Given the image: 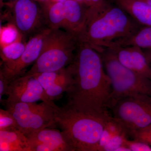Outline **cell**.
Masks as SVG:
<instances>
[{"label": "cell", "mask_w": 151, "mask_h": 151, "mask_svg": "<svg viewBox=\"0 0 151 151\" xmlns=\"http://www.w3.org/2000/svg\"><path fill=\"white\" fill-rule=\"evenodd\" d=\"M73 77L66 105L77 111L105 116L111 92V81L100 52L78 39L73 61L68 65Z\"/></svg>", "instance_id": "obj_1"}, {"label": "cell", "mask_w": 151, "mask_h": 151, "mask_svg": "<svg viewBox=\"0 0 151 151\" xmlns=\"http://www.w3.org/2000/svg\"><path fill=\"white\" fill-rule=\"evenodd\" d=\"M141 27L113 2L86 24L78 37L100 52L132 36Z\"/></svg>", "instance_id": "obj_2"}, {"label": "cell", "mask_w": 151, "mask_h": 151, "mask_svg": "<svg viewBox=\"0 0 151 151\" xmlns=\"http://www.w3.org/2000/svg\"><path fill=\"white\" fill-rule=\"evenodd\" d=\"M110 115H94L67 105L55 107L54 121L66 134L75 151H98L100 136Z\"/></svg>", "instance_id": "obj_3"}, {"label": "cell", "mask_w": 151, "mask_h": 151, "mask_svg": "<svg viewBox=\"0 0 151 151\" xmlns=\"http://www.w3.org/2000/svg\"><path fill=\"white\" fill-rule=\"evenodd\" d=\"M106 73L111 79V92L108 109L124 97L138 95L151 96V80L121 63L111 48L99 52Z\"/></svg>", "instance_id": "obj_4"}, {"label": "cell", "mask_w": 151, "mask_h": 151, "mask_svg": "<svg viewBox=\"0 0 151 151\" xmlns=\"http://www.w3.org/2000/svg\"><path fill=\"white\" fill-rule=\"evenodd\" d=\"M78 36L67 31L51 29L38 58L26 73L53 72L63 69L73 61L78 46Z\"/></svg>", "instance_id": "obj_5"}, {"label": "cell", "mask_w": 151, "mask_h": 151, "mask_svg": "<svg viewBox=\"0 0 151 151\" xmlns=\"http://www.w3.org/2000/svg\"><path fill=\"white\" fill-rule=\"evenodd\" d=\"M1 103L14 117L18 128L26 136L45 129L55 126L54 103L14 102L6 99Z\"/></svg>", "instance_id": "obj_6"}, {"label": "cell", "mask_w": 151, "mask_h": 151, "mask_svg": "<svg viewBox=\"0 0 151 151\" xmlns=\"http://www.w3.org/2000/svg\"><path fill=\"white\" fill-rule=\"evenodd\" d=\"M111 110L113 117L128 133L151 125V96L138 95L122 98Z\"/></svg>", "instance_id": "obj_7"}, {"label": "cell", "mask_w": 151, "mask_h": 151, "mask_svg": "<svg viewBox=\"0 0 151 151\" xmlns=\"http://www.w3.org/2000/svg\"><path fill=\"white\" fill-rule=\"evenodd\" d=\"M12 24L22 37L47 27L41 6L35 0H14L7 4Z\"/></svg>", "instance_id": "obj_8"}, {"label": "cell", "mask_w": 151, "mask_h": 151, "mask_svg": "<svg viewBox=\"0 0 151 151\" xmlns=\"http://www.w3.org/2000/svg\"><path fill=\"white\" fill-rule=\"evenodd\" d=\"M51 29L45 27L32 36L20 57L6 66H2L0 71L10 82L24 74L25 69L35 62L40 55L45 39Z\"/></svg>", "instance_id": "obj_9"}, {"label": "cell", "mask_w": 151, "mask_h": 151, "mask_svg": "<svg viewBox=\"0 0 151 151\" xmlns=\"http://www.w3.org/2000/svg\"><path fill=\"white\" fill-rule=\"evenodd\" d=\"M6 95V100L14 102L53 103L34 76L26 73L11 81Z\"/></svg>", "instance_id": "obj_10"}, {"label": "cell", "mask_w": 151, "mask_h": 151, "mask_svg": "<svg viewBox=\"0 0 151 151\" xmlns=\"http://www.w3.org/2000/svg\"><path fill=\"white\" fill-rule=\"evenodd\" d=\"M32 151H75L63 131L46 128L26 136Z\"/></svg>", "instance_id": "obj_11"}, {"label": "cell", "mask_w": 151, "mask_h": 151, "mask_svg": "<svg viewBox=\"0 0 151 151\" xmlns=\"http://www.w3.org/2000/svg\"><path fill=\"white\" fill-rule=\"evenodd\" d=\"M109 48L112 49L122 65L151 80V66L142 49L136 46H114Z\"/></svg>", "instance_id": "obj_12"}, {"label": "cell", "mask_w": 151, "mask_h": 151, "mask_svg": "<svg viewBox=\"0 0 151 151\" xmlns=\"http://www.w3.org/2000/svg\"><path fill=\"white\" fill-rule=\"evenodd\" d=\"M65 30L77 36L83 31L87 20V8L76 0L64 2Z\"/></svg>", "instance_id": "obj_13"}, {"label": "cell", "mask_w": 151, "mask_h": 151, "mask_svg": "<svg viewBox=\"0 0 151 151\" xmlns=\"http://www.w3.org/2000/svg\"><path fill=\"white\" fill-rule=\"evenodd\" d=\"M142 26L151 27V6L140 0H113Z\"/></svg>", "instance_id": "obj_14"}, {"label": "cell", "mask_w": 151, "mask_h": 151, "mask_svg": "<svg viewBox=\"0 0 151 151\" xmlns=\"http://www.w3.org/2000/svg\"><path fill=\"white\" fill-rule=\"evenodd\" d=\"M0 151H32L27 137L18 129L0 131Z\"/></svg>", "instance_id": "obj_15"}, {"label": "cell", "mask_w": 151, "mask_h": 151, "mask_svg": "<svg viewBox=\"0 0 151 151\" xmlns=\"http://www.w3.org/2000/svg\"><path fill=\"white\" fill-rule=\"evenodd\" d=\"M60 0L55 2H47L41 5L45 24L52 29H64L65 23L64 2Z\"/></svg>", "instance_id": "obj_16"}, {"label": "cell", "mask_w": 151, "mask_h": 151, "mask_svg": "<svg viewBox=\"0 0 151 151\" xmlns=\"http://www.w3.org/2000/svg\"><path fill=\"white\" fill-rule=\"evenodd\" d=\"M114 46H136L142 49H151V27L142 26L129 37L119 41Z\"/></svg>", "instance_id": "obj_17"}, {"label": "cell", "mask_w": 151, "mask_h": 151, "mask_svg": "<svg viewBox=\"0 0 151 151\" xmlns=\"http://www.w3.org/2000/svg\"><path fill=\"white\" fill-rule=\"evenodd\" d=\"M26 45V43L18 40L7 45L1 47L2 66H6L18 59L24 52Z\"/></svg>", "instance_id": "obj_18"}, {"label": "cell", "mask_w": 151, "mask_h": 151, "mask_svg": "<svg viewBox=\"0 0 151 151\" xmlns=\"http://www.w3.org/2000/svg\"><path fill=\"white\" fill-rule=\"evenodd\" d=\"M112 2L113 0H85V4L87 9L86 25L91 19Z\"/></svg>", "instance_id": "obj_19"}, {"label": "cell", "mask_w": 151, "mask_h": 151, "mask_svg": "<svg viewBox=\"0 0 151 151\" xmlns=\"http://www.w3.org/2000/svg\"><path fill=\"white\" fill-rule=\"evenodd\" d=\"M15 129H18V128L13 115L6 109H0V131Z\"/></svg>", "instance_id": "obj_20"}, {"label": "cell", "mask_w": 151, "mask_h": 151, "mask_svg": "<svg viewBox=\"0 0 151 151\" xmlns=\"http://www.w3.org/2000/svg\"><path fill=\"white\" fill-rule=\"evenodd\" d=\"M17 29L13 24L4 27L1 30V46L7 45L19 40V36L21 37Z\"/></svg>", "instance_id": "obj_21"}, {"label": "cell", "mask_w": 151, "mask_h": 151, "mask_svg": "<svg viewBox=\"0 0 151 151\" xmlns=\"http://www.w3.org/2000/svg\"><path fill=\"white\" fill-rule=\"evenodd\" d=\"M127 136L126 133L113 136L103 147L102 151H116V149L124 145Z\"/></svg>", "instance_id": "obj_22"}, {"label": "cell", "mask_w": 151, "mask_h": 151, "mask_svg": "<svg viewBox=\"0 0 151 151\" xmlns=\"http://www.w3.org/2000/svg\"><path fill=\"white\" fill-rule=\"evenodd\" d=\"M128 136L132 137L134 139L141 141L150 145H151V128L132 131L128 133Z\"/></svg>", "instance_id": "obj_23"}, {"label": "cell", "mask_w": 151, "mask_h": 151, "mask_svg": "<svg viewBox=\"0 0 151 151\" xmlns=\"http://www.w3.org/2000/svg\"><path fill=\"white\" fill-rule=\"evenodd\" d=\"M124 145L131 151H151V147L150 145L137 140H129L127 138Z\"/></svg>", "instance_id": "obj_24"}, {"label": "cell", "mask_w": 151, "mask_h": 151, "mask_svg": "<svg viewBox=\"0 0 151 151\" xmlns=\"http://www.w3.org/2000/svg\"><path fill=\"white\" fill-rule=\"evenodd\" d=\"M10 83L2 72L0 71V102L2 100L3 96L6 94Z\"/></svg>", "instance_id": "obj_25"}, {"label": "cell", "mask_w": 151, "mask_h": 151, "mask_svg": "<svg viewBox=\"0 0 151 151\" xmlns=\"http://www.w3.org/2000/svg\"><path fill=\"white\" fill-rule=\"evenodd\" d=\"M112 137V135L110 134V132H108V130L105 127L103 133L100 136L99 142L98 151H102L103 147L108 143Z\"/></svg>", "instance_id": "obj_26"}, {"label": "cell", "mask_w": 151, "mask_h": 151, "mask_svg": "<svg viewBox=\"0 0 151 151\" xmlns=\"http://www.w3.org/2000/svg\"><path fill=\"white\" fill-rule=\"evenodd\" d=\"M145 52L148 61L151 66V49H143Z\"/></svg>", "instance_id": "obj_27"}, {"label": "cell", "mask_w": 151, "mask_h": 151, "mask_svg": "<svg viewBox=\"0 0 151 151\" xmlns=\"http://www.w3.org/2000/svg\"><path fill=\"white\" fill-rule=\"evenodd\" d=\"M40 5L43 4H45V3L48 2L49 0H35Z\"/></svg>", "instance_id": "obj_28"}, {"label": "cell", "mask_w": 151, "mask_h": 151, "mask_svg": "<svg viewBox=\"0 0 151 151\" xmlns=\"http://www.w3.org/2000/svg\"><path fill=\"white\" fill-rule=\"evenodd\" d=\"M76 1L86 7V4H85V0H76Z\"/></svg>", "instance_id": "obj_29"}, {"label": "cell", "mask_w": 151, "mask_h": 151, "mask_svg": "<svg viewBox=\"0 0 151 151\" xmlns=\"http://www.w3.org/2000/svg\"><path fill=\"white\" fill-rule=\"evenodd\" d=\"M140 1L147 3V4H148L151 6V0H140Z\"/></svg>", "instance_id": "obj_30"}, {"label": "cell", "mask_w": 151, "mask_h": 151, "mask_svg": "<svg viewBox=\"0 0 151 151\" xmlns=\"http://www.w3.org/2000/svg\"><path fill=\"white\" fill-rule=\"evenodd\" d=\"M60 1V0H49L48 2H55L58 1Z\"/></svg>", "instance_id": "obj_31"}, {"label": "cell", "mask_w": 151, "mask_h": 151, "mask_svg": "<svg viewBox=\"0 0 151 151\" xmlns=\"http://www.w3.org/2000/svg\"><path fill=\"white\" fill-rule=\"evenodd\" d=\"M147 128H151V125L150 126H149V127H147Z\"/></svg>", "instance_id": "obj_32"}]
</instances>
